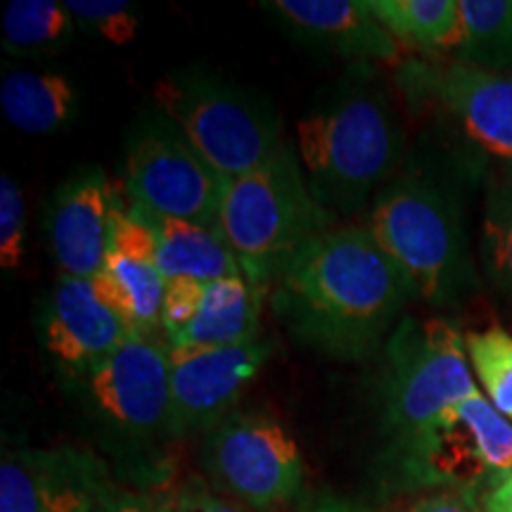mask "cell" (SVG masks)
Returning <instances> with one entry per match:
<instances>
[{
	"mask_svg": "<svg viewBox=\"0 0 512 512\" xmlns=\"http://www.w3.org/2000/svg\"><path fill=\"white\" fill-rule=\"evenodd\" d=\"M204 283L190 278L166 280L164 304H162V332L166 339H174L178 332H183L195 318L202 302Z\"/></svg>",
	"mask_w": 512,
	"mask_h": 512,
	"instance_id": "obj_28",
	"label": "cell"
},
{
	"mask_svg": "<svg viewBox=\"0 0 512 512\" xmlns=\"http://www.w3.org/2000/svg\"><path fill=\"white\" fill-rule=\"evenodd\" d=\"M159 512H176L174 503H162V505H159Z\"/></svg>",
	"mask_w": 512,
	"mask_h": 512,
	"instance_id": "obj_34",
	"label": "cell"
},
{
	"mask_svg": "<svg viewBox=\"0 0 512 512\" xmlns=\"http://www.w3.org/2000/svg\"><path fill=\"white\" fill-rule=\"evenodd\" d=\"M24 195L8 174L0 176V266L15 271L24 259Z\"/></svg>",
	"mask_w": 512,
	"mask_h": 512,
	"instance_id": "obj_27",
	"label": "cell"
},
{
	"mask_svg": "<svg viewBox=\"0 0 512 512\" xmlns=\"http://www.w3.org/2000/svg\"><path fill=\"white\" fill-rule=\"evenodd\" d=\"M110 486L107 467L83 448L5 451L0 512H93Z\"/></svg>",
	"mask_w": 512,
	"mask_h": 512,
	"instance_id": "obj_13",
	"label": "cell"
},
{
	"mask_svg": "<svg viewBox=\"0 0 512 512\" xmlns=\"http://www.w3.org/2000/svg\"><path fill=\"white\" fill-rule=\"evenodd\" d=\"M482 254L491 280L512 294V174L496 181L486 197Z\"/></svg>",
	"mask_w": 512,
	"mask_h": 512,
	"instance_id": "obj_25",
	"label": "cell"
},
{
	"mask_svg": "<svg viewBox=\"0 0 512 512\" xmlns=\"http://www.w3.org/2000/svg\"><path fill=\"white\" fill-rule=\"evenodd\" d=\"M138 216L150 223L157 235V264L164 280L190 278L197 283H214L228 275H242L240 261L219 228L200 223L162 219L143 211Z\"/></svg>",
	"mask_w": 512,
	"mask_h": 512,
	"instance_id": "obj_19",
	"label": "cell"
},
{
	"mask_svg": "<svg viewBox=\"0 0 512 512\" xmlns=\"http://www.w3.org/2000/svg\"><path fill=\"white\" fill-rule=\"evenodd\" d=\"M392 465L401 484L479 501L512 475V422L475 392L420 432L392 441Z\"/></svg>",
	"mask_w": 512,
	"mask_h": 512,
	"instance_id": "obj_6",
	"label": "cell"
},
{
	"mask_svg": "<svg viewBox=\"0 0 512 512\" xmlns=\"http://www.w3.org/2000/svg\"><path fill=\"white\" fill-rule=\"evenodd\" d=\"M273 354L271 339H254L238 347H171V422L176 437L211 434L235 413L249 382Z\"/></svg>",
	"mask_w": 512,
	"mask_h": 512,
	"instance_id": "obj_12",
	"label": "cell"
},
{
	"mask_svg": "<svg viewBox=\"0 0 512 512\" xmlns=\"http://www.w3.org/2000/svg\"><path fill=\"white\" fill-rule=\"evenodd\" d=\"M406 512H484V508L477 498L453 494V491L448 494V491H444V494L420 498V501H415Z\"/></svg>",
	"mask_w": 512,
	"mask_h": 512,
	"instance_id": "obj_31",
	"label": "cell"
},
{
	"mask_svg": "<svg viewBox=\"0 0 512 512\" xmlns=\"http://www.w3.org/2000/svg\"><path fill=\"white\" fill-rule=\"evenodd\" d=\"M76 19L57 0H12L3 12V48L17 57H46L69 50Z\"/></svg>",
	"mask_w": 512,
	"mask_h": 512,
	"instance_id": "obj_22",
	"label": "cell"
},
{
	"mask_svg": "<svg viewBox=\"0 0 512 512\" xmlns=\"http://www.w3.org/2000/svg\"><path fill=\"white\" fill-rule=\"evenodd\" d=\"M472 373L491 406L512 422V335L486 328L465 337Z\"/></svg>",
	"mask_w": 512,
	"mask_h": 512,
	"instance_id": "obj_24",
	"label": "cell"
},
{
	"mask_svg": "<svg viewBox=\"0 0 512 512\" xmlns=\"http://www.w3.org/2000/svg\"><path fill=\"white\" fill-rule=\"evenodd\" d=\"M465 22L456 60L512 76V0H460Z\"/></svg>",
	"mask_w": 512,
	"mask_h": 512,
	"instance_id": "obj_23",
	"label": "cell"
},
{
	"mask_svg": "<svg viewBox=\"0 0 512 512\" xmlns=\"http://www.w3.org/2000/svg\"><path fill=\"white\" fill-rule=\"evenodd\" d=\"M93 411L131 439L169 432L171 344L164 332H133L86 377Z\"/></svg>",
	"mask_w": 512,
	"mask_h": 512,
	"instance_id": "obj_11",
	"label": "cell"
},
{
	"mask_svg": "<svg viewBox=\"0 0 512 512\" xmlns=\"http://www.w3.org/2000/svg\"><path fill=\"white\" fill-rule=\"evenodd\" d=\"M366 228L422 302L456 306L477 287L460 204L427 174H406L384 185Z\"/></svg>",
	"mask_w": 512,
	"mask_h": 512,
	"instance_id": "obj_3",
	"label": "cell"
},
{
	"mask_svg": "<svg viewBox=\"0 0 512 512\" xmlns=\"http://www.w3.org/2000/svg\"><path fill=\"white\" fill-rule=\"evenodd\" d=\"M266 294L245 275H228L204 283L195 318L169 344L174 349H216L254 342L261 337V306Z\"/></svg>",
	"mask_w": 512,
	"mask_h": 512,
	"instance_id": "obj_18",
	"label": "cell"
},
{
	"mask_svg": "<svg viewBox=\"0 0 512 512\" xmlns=\"http://www.w3.org/2000/svg\"><path fill=\"white\" fill-rule=\"evenodd\" d=\"M0 110L17 131L50 136L74 124L81 102L76 86L64 74L15 69L0 83Z\"/></svg>",
	"mask_w": 512,
	"mask_h": 512,
	"instance_id": "obj_20",
	"label": "cell"
},
{
	"mask_svg": "<svg viewBox=\"0 0 512 512\" xmlns=\"http://www.w3.org/2000/svg\"><path fill=\"white\" fill-rule=\"evenodd\" d=\"M382 370V422L392 441L479 392L463 332L446 318L403 316L384 344Z\"/></svg>",
	"mask_w": 512,
	"mask_h": 512,
	"instance_id": "obj_7",
	"label": "cell"
},
{
	"mask_svg": "<svg viewBox=\"0 0 512 512\" xmlns=\"http://www.w3.org/2000/svg\"><path fill=\"white\" fill-rule=\"evenodd\" d=\"M332 221L335 216L311 195L302 162L287 145L273 162L228 181L219 230L238 256L242 275L268 292L313 240L328 233Z\"/></svg>",
	"mask_w": 512,
	"mask_h": 512,
	"instance_id": "obj_4",
	"label": "cell"
},
{
	"mask_svg": "<svg viewBox=\"0 0 512 512\" xmlns=\"http://www.w3.org/2000/svg\"><path fill=\"white\" fill-rule=\"evenodd\" d=\"M93 512H159V503L140 491L119 489L112 484Z\"/></svg>",
	"mask_w": 512,
	"mask_h": 512,
	"instance_id": "obj_30",
	"label": "cell"
},
{
	"mask_svg": "<svg viewBox=\"0 0 512 512\" xmlns=\"http://www.w3.org/2000/svg\"><path fill=\"white\" fill-rule=\"evenodd\" d=\"M413 290L368 228H330L280 275L273 311L294 337L339 361L384 349Z\"/></svg>",
	"mask_w": 512,
	"mask_h": 512,
	"instance_id": "obj_1",
	"label": "cell"
},
{
	"mask_svg": "<svg viewBox=\"0 0 512 512\" xmlns=\"http://www.w3.org/2000/svg\"><path fill=\"white\" fill-rule=\"evenodd\" d=\"M121 200L100 169H83L57 190L50 207V249L62 278L93 280L112 247Z\"/></svg>",
	"mask_w": 512,
	"mask_h": 512,
	"instance_id": "obj_15",
	"label": "cell"
},
{
	"mask_svg": "<svg viewBox=\"0 0 512 512\" xmlns=\"http://www.w3.org/2000/svg\"><path fill=\"white\" fill-rule=\"evenodd\" d=\"M204 470L216 486L254 510L294 501L306 477L302 448L278 420L238 411L207 434Z\"/></svg>",
	"mask_w": 512,
	"mask_h": 512,
	"instance_id": "obj_9",
	"label": "cell"
},
{
	"mask_svg": "<svg viewBox=\"0 0 512 512\" xmlns=\"http://www.w3.org/2000/svg\"><path fill=\"white\" fill-rule=\"evenodd\" d=\"M93 285L133 332H162L166 280L157 264V235L124 204L114 219L110 254Z\"/></svg>",
	"mask_w": 512,
	"mask_h": 512,
	"instance_id": "obj_16",
	"label": "cell"
},
{
	"mask_svg": "<svg viewBox=\"0 0 512 512\" xmlns=\"http://www.w3.org/2000/svg\"><path fill=\"white\" fill-rule=\"evenodd\" d=\"M131 335V325L100 297L93 280H57L43 311L41 342L62 373L86 380Z\"/></svg>",
	"mask_w": 512,
	"mask_h": 512,
	"instance_id": "obj_14",
	"label": "cell"
},
{
	"mask_svg": "<svg viewBox=\"0 0 512 512\" xmlns=\"http://www.w3.org/2000/svg\"><path fill=\"white\" fill-rule=\"evenodd\" d=\"M373 15L403 48L458 53L465 38L460 0H368Z\"/></svg>",
	"mask_w": 512,
	"mask_h": 512,
	"instance_id": "obj_21",
	"label": "cell"
},
{
	"mask_svg": "<svg viewBox=\"0 0 512 512\" xmlns=\"http://www.w3.org/2000/svg\"><path fill=\"white\" fill-rule=\"evenodd\" d=\"M264 8L299 38L339 57L401 64V46L373 15L368 0H275Z\"/></svg>",
	"mask_w": 512,
	"mask_h": 512,
	"instance_id": "obj_17",
	"label": "cell"
},
{
	"mask_svg": "<svg viewBox=\"0 0 512 512\" xmlns=\"http://www.w3.org/2000/svg\"><path fill=\"white\" fill-rule=\"evenodd\" d=\"M479 503L484 512H512V475L484 498H479Z\"/></svg>",
	"mask_w": 512,
	"mask_h": 512,
	"instance_id": "obj_32",
	"label": "cell"
},
{
	"mask_svg": "<svg viewBox=\"0 0 512 512\" xmlns=\"http://www.w3.org/2000/svg\"><path fill=\"white\" fill-rule=\"evenodd\" d=\"M399 81L415 102L432 105L479 155L512 174V76L460 60H408Z\"/></svg>",
	"mask_w": 512,
	"mask_h": 512,
	"instance_id": "obj_10",
	"label": "cell"
},
{
	"mask_svg": "<svg viewBox=\"0 0 512 512\" xmlns=\"http://www.w3.org/2000/svg\"><path fill=\"white\" fill-rule=\"evenodd\" d=\"M124 181L128 204L143 214L219 228L228 181L166 114H152L133 128Z\"/></svg>",
	"mask_w": 512,
	"mask_h": 512,
	"instance_id": "obj_8",
	"label": "cell"
},
{
	"mask_svg": "<svg viewBox=\"0 0 512 512\" xmlns=\"http://www.w3.org/2000/svg\"><path fill=\"white\" fill-rule=\"evenodd\" d=\"M313 512H363V510H358L354 505L344 501H337V498H323V501L313 508Z\"/></svg>",
	"mask_w": 512,
	"mask_h": 512,
	"instance_id": "obj_33",
	"label": "cell"
},
{
	"mask_svg": "<svg viewBox=\"0 0 512 512\" xmlns=\"http://www.w3.org/2000/svg\"><path fill=\"white\" fill-rule=\"evenodd\" d=\"M79 31H86L110 46H128L140 31V15L121 0H67Z\"/></svg>",
	"mask_w": 512,
	"mask_h": 512,
	"instance_id": "obj_26",
	"label": "cell"
},
{
	"mask_svg": "<svg viewBox=\"0 0 512 512\" xmlns=\"http://www.w3.org/2000/svg\"><path fill=\"white\" fill-rule=\"evenodd\" d=\"M176 512H249L242 505L228 501V498L216 496L214 491H209L207 486L190 482L185 489L178 494L174 503Z\"/></svg>",
	"mask_w": 512,
	"mask_h": 512,
	"instance_id": "obj_29",
	"label": "cell"
},
{
	"mask_svg": "<svg viewBox=\"0 0 512 512\" xmlns=\"http://www.w3.org/2000/svg\"><path fill=\"white\" fill-rule=\"evenodd\" d=\"M403 128L387 93L356 88L297 124V157L320 207L356 214L392 176Z\"/></svg>",
	"mask_w": 512,
	"mask_h": 512,
	"instance_id": "obj_2",
	"label": "cell"
},
{
	"mask_svg": "<svg viewBox=\"0 0 512 512\" xmlns=\"http://www.w3.org/2000/svg\"><path fill=\"white\" fill-rule=\"evenodd\" d=\"M157 107L226 181L273 162L287 145L268 100L207 69H185L155 86Z\"/></svg>",
	"mask_w": 512,
	"mask_h": 512,
	"instance_id": "obj_5",
	"label": "cell"
}]
</instances>
